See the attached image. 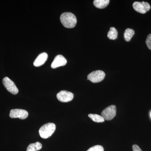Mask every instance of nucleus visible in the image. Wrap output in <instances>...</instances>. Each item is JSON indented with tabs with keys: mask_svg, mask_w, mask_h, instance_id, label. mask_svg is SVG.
<instances>
[{
	"mask_svg": "<svg viewBox=\"0 0 151 151\" xmlns=\"http://www.w3.org/2000/svg\"><path fill=\"white\" fill-rule=\"evenodd\" d=\"M60 20L64 27L73 28L77 23V19L75 15L70 12L63 13L60 17Z\"/></svg>",
	"mask_w": 151,
	"mask_h": 151,
	"instance_id": "obj_1",
	"label": "nucleus"
},
{
	"mask_svg": "<svg viewBox=\"0 0 151 151\" xmlns=\"http://www.w3.org/2000/svg\"><path fill=\"white\" fill-rule=\"evenodd\" d=\"M56 129V126L53 123H49L41 127L39 131L41 137L46 139L51 137Z\"/></svg>",
	"mask_w": 151,
	"mask_h": 151,
	"instance_id": "obj_2",
	"label": "nucleus"
},
{
	"mask_svg": "<svg viewBox=\"0 0 151 151\" xmlns=\"http://www.w3.org/2000/svg\"><path fill=\"white\" fill-rule=\"evenodd\" d=\"M105 76V74L104 71L97 70L89 73L87 76V78L92 83H98L103 81Z\"/></svg>",
	"mask_w": 151,
	"mask_h": 151,
	"instance_id": "obj_3",
	"label": "nucleus"
},
{
	"mask_svg": "<svg viewBox=\"0 0 151 151\" xmlns=\"http://www.w3.org/2000/svg\"><path fill=\"white\" fill-rule=\"evenodd\" d=\"M116 113V106L114 105H111L105 108L102 111L101 114L105 120L110 121L115 117Z\"/></svg>",
	"mask_w": 151,
	"mask_h": 151,
	"instance_id": "obj_4",
	"label": "nucleus"
},
{
	"mask_svg": "<svg viewBox=\"0 0 151 151\" xmlns=\"http://www.w3.org/2000/svg\"><path fill=\"white\" fill-rule=\"evenodd\" d=\"M133 7L134 9L141 14H145L150 9L151 6L150 4L146 2L136 1L134 3Z\"/></svg>",
	"mask_w": 151,
	"mask_h": 151,
	"instance_id": "obj_5",
	"label": "nucleus"
},
{
	"mask_svg": "<svg viewBox=\"0 0 151 151\" xmlns=\"http://www.w3.org/2000/svg\"><path fill=\"white\" fill-rule=\"evenodd\" d=\"M3 83L7 90L12 94H16L18 93L19 90L16 85L9 77H6L4 78Z\"/></svg>",
	"mask_w": 151,
	"mask_h": 151,
	"instance_id": "obj_6",
	"label": "nucleus"
},
{
	"mask_svg": "<svg viewBox=\"0 0 151 151\" xmlns=\"http://www.w3.org/2000/svg\"><path fill=\"white\" fill-rule=\"evenodd\" d=\"M56 97L58 100L60 102L67 103L73 100L74 95L72 92L63 90L58 93Z\"/></svg>",
	"mask_w": 151,
	"mask_h": 151,
	"instance_id": "obj_7",
	"label": "nucleus"
},
{
	"mask_svg": "<svg viewBox=\"0 0 151 151\" xmlns=\"http://www.w3.org/2000/svg\"><path fill=\"white\" fill-rule=\"evenodd\" d=\"M28 116V113L27 111L20 109H12L9 114V116L11 118H19L22 120L27 119Z\"/></svg>",
	"mask_w": 151,
	"mask_h": 151,
	"instance_id": "obj_8",
	"label": "nucleus"
},
{
	"mask_svg": "<svg viewBox=\"0 0 151 151\" xmlns=\"http://www.w3.org/2000/svg\"><path fill=\"white\" fill-rule=\"evenodd\" d=\"M67 63V60L65 58L61 55H58L55 58L51 64V68L53 69L60 66H64Z\"/></svg>",
	"mask_w": 151,
	"mask_h": 151,
	"instance_id": "obj_9",
	"label": "nucleus"
},
{
	"mask_svg": "<svg viewBox=\"0 0 151 151\" xmlns=\"http://www.w3.org/2000/svg\"><path fill=\"white\" fill-rule=\"evenodd\" d=\"M48 58V55L46 52H42L36 58L33 64L36 67H39L43 65L46 62Z\"/></svg>",
	"mask_w": 151,
	"mask_h": 151,
	"instance_id": "obj_10",
	"label": "nucleus"
},
{
	"mask_svg": "<svg viewBox=\"0 0 151 151\" xmlns=\"http://www.w3.org/2000/svg\"><path fill=\"white\" fill-rule=\"evenodd\" d=\"M109 0H94L93 2L94 6L98 9H104L109 4Z\"/></svg>",
	"mask_w": 151,
	"mask_h": 151,
	"instance_id": "obj_11",
	"label": "nucleus"
},
{
	"mask_svg": "<svg viewBox=\"0 0 151 151\" xmlns=\"http://www.w3.org/2000/svg\"><path fill=\"white\" fill-rule=\"evenodd\" d=\"M42 145L39 142L30 144L27 147V151H37L41 149Z\"/></svg>",
	"mask_w": 151,
	"mask_h": 151,
	"instance_id": "obj_12",
	"label": "nucleus"
},
{
	"mask_svg": "<svg viewBox=\"0 0 151 151\" xmlns=\"http://www.w3.org/2000/svg\"><path fill=\"white\" fill-rule=\"evenodd\" d=\"M134 34V30L132 29H127L124 34V38L125 40L127 42L130 41Z\"/></svg>",
	"mask_w": 151,
	"mask_h": 151,
	"instance_id": "obj_13",
	"label": "nucleus"
},
{
	"mask_svg": "<svg viewBox=\"0 0 151 151\" xmlns=\"http://www.w3.org/2000/svg\"><path fill=\"white\" fill-rule=\"evenodd\" d=\"M118 32L115 27H111L108 33V37L109 39L114 40L118 37Z\"/></svg>",
	"mask_w": 151,
	"mask_h": 151,
	"instance_id": "obj_14",
	"label": "nucleus"
},
{
	"mask_svg": "<svg viewBox=\"0 0 151 151\" xmlns=\"http://www.w3.org/2000/svg\"><path fill=\"white\" fill-rule=\"evenodd\" d=\"M88 116L93 122H97V123H102L105 122V119L103 118V116L97 114H89Z\"/></svg>",
	"mask_w": 151,
	"mask_h": 151,
	"instance_id": "obj_15",
	"label": "nucleus"
},
{
	"mask_svg": "<svg viewBox=\"0 0 151 151\" xmlns=\"http://www.w3.org/2000/svg\"><path fill=\"white\" fill-rule=\"evenodd\" d=\"M86 151H104V148L102 146L98 145L93 146Z\"/></svg>",
	"mask_w": 151,
	"mask_h": 151,
	"instance_id": "obj_16",
	"label": "nucleus"
},
{
	"mask_svg": "<svg viewBox=\"0 0 151 151\" xmlns=\"http://www.w3.org/2000/svg\"><path fill=\"white\" fill-rule=\"evenodd\" d=\"M146 43L149 49L151 50V34L148 35L146 39Z\"/></svg>",
	"mask_w": 151,
	"mask_h": 151,
	"instance_id": "obj_17",
	"label": "nucleus"
},
{
	"mask_svg": "<svg viewBox=\"0 0 151 151\" xmlns=\"http://www.w3.org/2000/svg\"><path fill=\"white\" fill-rule=\"evenodd\" d=\"M132 148H133V151H142L140 148L139 147L136 145H133Z\"/></svg>",
	"mask_w": 151,
	"mask_h": 151,
	"instance_id": "obj_18",
	"label": "nucleus"
},
{
	"mask_svg": "<svg viewBox=\"0 0 151 151\" xmlns=\"http://www.w3.org/2000/svg\"><path fill=\"white\" fill-rule=\"evenodd\" d=\"M150 116H151V113H150Z\"/></svg>",
	"mask_w": 151,
	"mask_h": 151,
	"instance_id": "obj_19",
	"label": "nucleus"
}]
</instances>
